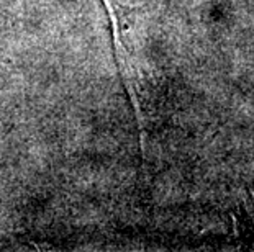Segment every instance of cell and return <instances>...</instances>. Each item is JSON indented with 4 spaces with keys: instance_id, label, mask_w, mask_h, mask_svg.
<instances>
[{
    "instance_id": "obj_1",
    "label": "cell",
    "mask_w": 254,
    "mask_h": 252,
    "mask_svg": "<svg viewBox=\"0 0 254 252\" xmlns=\"http://www.w3.org/2000/svg\"><path fill=\"white\" fill-rule=\"evenodd\" d=\"M107 8V15L110 18V28H112V41H113V48H115V61H117V69H118V74H120V79H122V84L125 85L127 92L131 99V105H133V110H134V118H136V123H138V130H139V138H141V151L144 152V133H143V121H141V113H139V105H138V99H136V92H134V87H133V80H131V66L129 62H127V57H125V52L123 50L125 48L122 46V41H120V33H118V23H117V17H115V12L112 8V3L110 0H102Z\"/></svg>"
}]
</instances>
